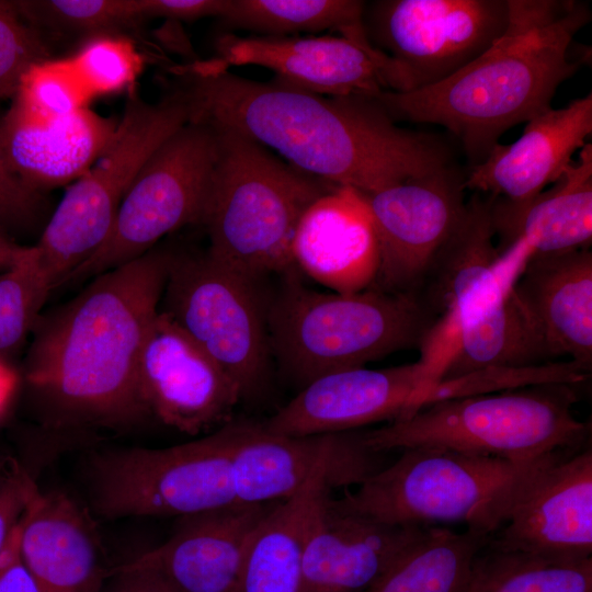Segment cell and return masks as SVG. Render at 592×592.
<instances>
[{"label":"cell","instance_id":"obj_3","mask_svg":"<svg viewBox=\"0 0 592 592\" xmlns=\"http://www.w3.org/2000/svg\"><path fill=\"white\" fill-rule=\"evenodd\" d=\"M504 32L479 57L451 77L407 92L374 96L395 121L445 127L471 166L516 124L551 109L558 87L588 53L574 56L576 35L591 20L578 0H508Z\"/></svg>","mask_w":592,"mask_h":592},{"label":"cell","instance_id":"obj_31","mask_svg":"<svg viewBox=\"0 0 592 592\" xmlns=\"http://www.w3.org/2000/svg\"><path fill=\"white\" fill-rule=\"evenodd\" d=\"M364 10L365 2L357 0H225L219 20L258 36H298L328 30L368 42Z\"/></svg>","mask_w":592,"mask_h":592},{"label":"cell","instance_id":"obj_19","mask_svg":"<svg viewBox=\"0 0 592 592\" xmlns=\"http://www.w3.org/2000/svg\"><path fill=\"white\" fill-rule=\"evenodd\" d=\"M487 545L550 559L591 558V446L543 470Z\"/></svg>","mask_w":592,"mask_h":592},{"label":"cell","instance_id":"obj_6","mask_svg":"<svg viewBox=\"0 0 592 592\" xmlns=\"http://www.w3.org/2000/svg\"><path fill=\"white\" fill-rule=\"evenodd\" d=\"M212 127L217 155L202 220L209 239L206 252L254 281L294 269L298 223L308 206L334 186L234 130Z\"/></svg>","mask_w":592,"mask_h":592},{"label":"cell","instance_id":"obj_16","mask_svg":"<svg viewBox=\"0 0 592 592\" xmlns=\"http://www.w3.org/2000/svg\"><path fill=\"white\" fill-rule=\"evenodd\" d=\"M465 174L457 164L362 193L379 249L374 287L414 294L466 205Z\"/></svg>","mask_w":592,"mask_h":592},{"label":"cell","instance_id":"obj_43","mask_svg":"<svg viewBox=\"0 0 592 592\" xmlns=\"http://www.w3.org/2000/svg\"><path fill=\"white\" fill-rule=\"evenodd\" d=\"M0 592H38V590L20 560L0 576Z\"/></svg>","mask_w":592,"mask_h":592},{"label":"cell","instance_id":"obj_37","mask_svg":"<svg viewBox=\"0 0 592 592\" xmlns=\"http://www.w3.org/2000/svg\"><path fill=\"white\" fill-rule=\"evenodd\" d=\"M71 60L93 96L127 88L144 64L132 42L105 34L86 42Z\"/></svg>","mask_w":592,"mask_h":592},{"label":"cell","instance_id":"obj_30","mask_svg":"<svg viewBox=\"0 0 592 592\" xmlns=\"http://www.w3.org/2000/svg\"><path fill=\"white\" fill-rule=\"evenodd\" d=\"M490 537L428 526L372 585L361 592H468L474 561Z\"/></svg>","mask_w":592,"mask_h":592},{"label":"cell","instance_id":"obj_24","mask_svg":"<svg viewBox=\"0 0 592 592\" xmlns=\"http://www.w3.org/2000/svg\"><path fill=\"white\" fill-rule=\"evenodd\" d=\"M21 561L38 592H103L111 573L92 519L62 491H38L25 510Z\"/></svg>","mask_w":592,"mask_h":592},{"label":"cell","instance_id":"obj_18","mask_svg":"<svg viewBox=\"0 0 592 592\" xmlns=\"http://www.w3.org/2000/svg\"><path fill=\"white\" fill-rule=\"evenodd\" d=\"M426 386L428 376L419 361L339 371L305 385L262 425L276 434L315 435L389 423L411 414Z\"/></svg>","mask_w":592,"mask_h":592},{"label":"cell","instance_id":"obj_10","mask_svg":"<svg viewBox=\"0 0 592 592\" xmlns=\"http://www.w3.org/2000/svg\"><path fill=\"white\" fill-rule=\"evenodd\" d=\"M496 238L491 196L474 192L414 293L433 320L418 360L429 385L442 375L463 328L510 293L533 254L522 240L498 247Z\"/></svg>","mask_w":592,"mask_h":592},{"label":"cell","instance_id":"obj_26","mask_svg":"<svg viewBox=\"0 0 592 592\" xmlns=\"http://www.w3.org/2000/svg\"><path fill=\"white\" fill-rule=\"evenodd\" d=\"M513 289L539 327L555 358L591 371L592 252L589 248L532 255Z\"/></svg>","mask_w":592,"mask_h":592},{"label":"cell","instance_id":"obj_39","mask_svg":"<svg viewBox=\"0 0 592 592\" xmlns=\"http://www.w3.org/2000/svg\"><path fill=\"white\" fill-rule=\"evenodd\" d=\"M42 205L41 193L11 170L0 146V228L32 225L42 213Z\"/></svg>","mask_w":592,"mask_h":592},{"label":"cell","instance_id":"obj_34","mask_svg":"<svg viewBox=\"0 0 592 592\" xmlns=\"http://www.w3.org/2000/svg\"><path fill=\"white\" fill-rule=\"evenodd\" d=\"M92 92L71 58L45 59L22 76L13 105L32 118L47 122L87 107Z\"/></svg>","mask_w":592,"mask_h":592},{"label":"cell","instance_id":"obj_2","mask_svg":"<svg viewBox=\"0 0 592 592\" xmlns=\"http://www.w3.org/2000/svg\"><path fill=\"white\" fill-rule=\"evenodd\" d=\"M172 253L152 248L94 276L72 299L39 316L26 378L56 426L118 429L148 415L138 362Z\"/></svg>","mask_w":592,"mask_h":592},{"label":"cell","instance_id":"obj_13","mask_svg":"<svg viewBox=\"0 0 592 592\" xmlns=\"http://www.w3.org/2000/svg\"><path fill=\"white\" fill-rule=\"evenodd\" d=\"M508 0H380L364 10L371 43L396 65L402 91L437 83L504 32Z\"/></svg>","mask_w":592,"mask_h":592},{"label":"cell","instance_id":"obj_17","mask_svg":"<svg viewBox=\"0 0 592 592\" xmlns=\"http://www.w3.org/2000/svg\"><path fill=\"white\" fill-rule=\"evenodd\" d=\"M137 383L148 415L190 435L228 423L242 399L232 378L161 310L144 343Z\"/></svg>","mask_w":592,"mask_h":592},{"label":"cell","instance_id":"obj_9","mask_svg":"<svg viewBox=\"0 0 592 592\" xmlns=\"http://www.w3.org/2000/svg\"><path fill=\"white\" fill-rule=\"evenodd\" d=\"M232 423L164 448L93 453L87 465L92 508L105 519L185 517L236 503Z\"/></svg>","mask_w":592,"mask_h":592},{"label":"cell","instance_id":"obj_41","mask_svg":"<svg viewBox=\"0 0 592 592\" xmlns=\"http://www.w3.org/2000/svg\"><path fill=\"white\" fill-rule=\"evenodd\" d=\"M225 0H138L141 16L193 21L220 18Z\"/></svg>","mask_w":592,"mask_h":592},{"label":"cell","instance_id":"obj_23","mask_svg":"<svg viewBox=\"0 0 592 592\" xmlns=\"http://www.w3.org/2000/svg\"><path fill=\"white\" fill-rule=\"evenodd\" d=\"M292 259L294 267L331 292L372 287L379 249L362 192L334 186L312 202L296 228Z\"/></svg>","mask_w":592,"mask_h":592},{"label":"cell","instance_id":"obj_11","mask_svg":"<svg viewBox=\"0 0 592 592\" xmlns=\"http://www.w3.org/2000/svg\"><path fill=\"white\" fill-rule=\"evenodd\" d=\"M216 155L207 124L189 121L170 135L133 180L105 242L66 282L94 277L145 254L166 235L202 224Z\"/></svg>","mask_w":592,"mask_h":592},{"label":"cell","instance_id":"obj_45","mask_svg":"<svg viewBox=\"0 0 592 592\" xmlns=\"http://www.w3.org/2000/svg\"><path fill=\"white\" fill-rule=\"evenodd\" d=\"M16 386L14 371L0 357V414L10 401Z\"/></svg>","mask_w":592,"mask_h":592},{"label":"cell","instance_id":"obj_32","mask_svg":"<svg viewBox=\"0 0 592 592\" xmlns=\"http://www.w3.org/2000/svg\"><path fill=\"white\" fill-rule=\"evenodd\" d=\"M468 592H592V557L559 560L486 545L474 561Z\"/></svg>","mask_w":592,"mask_h":592},{"label":"cell","instance_id":"obj_12","mask_svg":"<svg viewBox=\"0 0 592 592\" xmlns=\"http://www.w3.org/2000/svg\"><path fill=\"white\" fill-rule=\"evenodd\" d=\"M159 310L232 378L242 398L261 389L271 350L254 280L207 252H173Z\"/></svg>","mask_w":592,"mask_h":592},{"label":"cell","instance_id":"obj_8","mask_svg":"<svg viewBox=\"0 0 592 592\" xmlns=\"http://www.w3.org/2000/svg\"><path fill=\"white\" fill-rule=\"evenodd\" d=\"M186 122L189 107L174 88L157 103L144 101L135 88L129 90L111 144L68 187L34 246L53 289L102 247L145 161Z\"/></svg>","mask_w":592,"mask_h":592},{"label":"cell","instance_id":"obj_22","mask_svg":"<svg viewBox=\"0 0 592 592\" xmlns=\"http://www.w3.org/2000/svg\"><path fill=\"white\" fill-rule=\"evenodd\" d=\"M592 134V93L526 122L509 145L497 144L465 174V190L527 201L555 183Z\"/></svg>","mask_w":592,"mask_h":592},{"label":"cell","instance_id":"obj_36","mask_svg":"<svg viewBox=\"0 0 592 592\" xmlns=\"http://www.w3.org/2000/svg\"><path fill=\"white\" fill-rule=\"evenodd\" d=\"M13 3L22 18L62 32L101 35L129 27L143 19L138 0H43Z\"/></svg>","mask_w":592,"mask_h":592},{"label":"cell","instance_id":"obj_21","mask_svg":"<svg viewBox=\"0 0 592 592\" xmlns=\"http://www.w3.org/2000/svg\"><path fill=\"white\" fill-rule=\"evenodd\" d=\"M426 527L379 522L348 508L329 492L309 530L300 592H361L367 589Z\"/></svg>","mask_w":592,"mask_h":592},{"label":"cell","instance_id":"obj_33","mask_svg":"<svg viewBox=\"0 0 592 592\" xmlns=\"http://www.w3.org/2000/svg\"><path fill=\"white\" fill-rule=\"evenodd\" d=\"M590 372L568 360L520 368H487L435 382L415 399L414 411L439 400L493 394L546 384L579 385Z\"/></svg>","mask_w":592,"mask_h":592},{"label":"cell","instance_id":"obj_29","mask_svg":"<svg viewBox=\"0 0 592 592\" xmlns=\"http://www.w3.org/2000/svg\"><path fill=\"white\" fill-rule=\"evenodd\" d=\"M555 360L535 319L512 288L463 328L453 355L436 382L487 368L531 367Z\"/></svg>","mask_w":592,"mask_h":592},{"label":"cell","instance_id":"obj_42","mask_svg":"<svg viewBox=\"0 0 592 592\" xmlns=\"http://www.w3.org/2000/svg\"><path fill=\"white\" fill-rule=\"evenodd\" d=\"M103 592H175L153 572L123 563L113 569Z\"/></svg>","mask_w":592,"mask_h":592},{"label":"cell","instance_id":"obj_5","mask_svg":"<svg viewBox=\"0 0 592 592\" xmlns=\"http://www.w3.org/2000/svg\"><path fill=\"white\" fill-rule=\"evenodd\" d=\"M433 325L415 294L318 292L293 276L266 310L271 353L301 388L339 371L420 348Z\"/></svg>","mask_w":592,"mask_h":592},{"label":"cell","instance_id":"obj_28","mask_svg":"<svg viewBox=\"0 0 592 592\" xmlns=\"http://www.w3.org/2000/svg\"><path fill=\"white\" fill-rule=\"evenodd\" d=\"M337 488L320 471L270 510L250 543L237 592H300L304 551L315 514Z\"/></svg>","mask_w":592,"mask_h":592},{"label":"cell","instance_id":"obj_7","mask_svg":"<svg viewBox=\"0 0 592 592\" xmlns=\"http://www.w3.org/2000/svg\"><path fill=\"white\" fill-rule=\"evenodd\" d=\"M574 385L546 384L439 400L363 432L374 451L432 446L528 460L588 446L591 424L573 411Z\"/></svg>","mask_w":592,"mask_h":592},{"label":"cell","instance_id":"obj_14","mask_svg":"<svg viewBox=\"0 0 592 592\" xmlns=\"http://www.w3.org/2000/svg\"><path fill=\"white\" fill-rule=\"evenodd\" d=\"M232 485L237 504L283 501L312 476L329 473L338 487L360 486L383 468L363 432L284 435L262 424L232 423Z\"/></svg>","mask_w":592,"mask_h":592},{"label":"cell","instance_id":"obj_25","mask_svg":"<svg viewBox=\"0 0 592 592\" xmlns=\"http://www.w3.org/2000/svg\"><path fill=\"white\" fill-rule=\"evenodd\" d=\"M116 127L88 107L43 122L12 104L0 119V146L11 170L39 192L79 179L109 147Z\"/></svg>","mask_w":592,"mask_h":592},{"label":"cell","instance_id":"obj_38","mask_svg":"<svg viewBox=\"0 0 592 592\" xmlns=\"http://www.w3.org/2000/svg\"><path fill=\"white\" fill-rule=\"evenodd\" d=\"M47 59V50L13 2L0 1V100L14 96L22 76Z\"/></svg>","mask_w":592,"mask_h":592},{"label":"cell","instance_id":"obj_4","mask_svg":"<svg viewBox=\"0 0 592 592\" xmlns=\"http://www.w3.org/2000/svg\"><path fill=\"white\" fill-rule=\"evenodd\" d=\"M400 452L396 460L373 474L355 491H346L341 501L387 524L463 523L466 530L487 537L505 524L514 505L543 470L574 453L511 460L432 446Z\"/></svg>","mask_w":592,"mask_h":592},{"label":"cell","instance_id":"obj_20","mask_svg":"<svg viewBox=\"0 0 592 592\" xmlns=\"http://www.w3.org/2000/svg\"><path fill=\"white\" fill-rule=\"evenodd\" d=\"M274 502L232 504L180 517L173 535L126 563L175 592H237L252 537Z\"/></svg>","mask_w":592,"mask_h":592},{"label":"cell","instance_id":"obj_46","mask_svg":"<svg viewBox=\"0 0 592 592\" xmlns=\"http://www.w3.org/2000/svg\"><path fill=\"white\" fill-rule=\"evenodd\" d=\"M13 469V468H12ZM11 470H5L3 469L2 465L0 464V487L1 485L4 482V480L7 479V477L10 475V473L12 471Z\"/></svg>","mask_w":592,"mask_h":592},{"label":"cell","instance_id":"obj_40","mask_svg":"<svg viewBox=\"0 0 592 592\" xmlns=\"http://www.w3.org/2000/svg\"><path fill=\"white\" fill-rule=\"evenodd\" d=\"M39 490L30 474L14 467L0 487V548Z\"/></svg>","mask_w":592,"mask_h":592},{"label":"cell","instance_id":"obj_35","mask_svg":"<svg viewBox=\"0 0 592 592\" xmlns=\"http://www.w3.org/2000/svg\"><path fill=\"white\" fill-rule=\"evenodd\" d=\"M53 291L34 246L12 267L0 272V357L16 350L33 331Z\"/></svg>","mask_w":592,"mask_h":592},{"label":"cell","instance_id":"obj_44","mask_svg":"<svg viewBox=\"0 0 592 592\" xmlns=\"http://www.w3.org/2000/svg\"><path fill=\"white\" fill-rule=\"evenodd\" d=\"M27 250L29 247L16 244L0 228V272L15 265Z\"/></svg>","mask_w":592,"mask_h":592},{"label":"cell","instance_id":"obj_27","mask_svg":"<svg viewBox=\"0 0 592 592\" xmlns=\"http://www.w3.org/2000/svg\"><path fill=\"white\" fill-rule=\"evenodd\" d=\"M491 217L500 244L522 240L533 255L589 248L592 240V144L548 190L523 202L491 196Z\"/></svg>","mask_w":592,"mask_h":592},{"label":"cell","instance_id":"obj_1","mask_svg":"<svg viewBox=\"0 0 592 592\" xmlns=\"http://www.w3.org/2000/svg\"><path fill=\"white\" fill-rule=\"evenodd\" d=\"M171 72L189 121L234 130L333 186L372 193L456 164L445 140L398 126L375 98L250 80L213 59Z\"/></svg>","mask_w":592,"mask_h":592},{"label":"cell","instance_id":"obj_15","mask_svg":"<svg viewBox=\"0 0 592 592\" xmlns=\"http://www.w3.org/2000/svg\"><path fill=\"white\" fill-rule=\"evenodd\" d=\"M215 64L259 66L274 81L326 96H368L402 90L395 62L371 42L338 35L239 36L217 38Z\"/></svg>","mask_w":592,"mask_h":592}]
</instances>
